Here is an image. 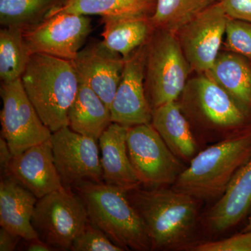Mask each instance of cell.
<instances>
[{
	"instance_id": "obj_19",
	"label": "cell",
	"mask_w": 251,
	"mask_h": 251,
	"mask_svg": "<svg viewBox=\"0 0 251 251\" xmlns=\"http://www.w3.org/2000/svg\"><path fill=\"white\" fill-rule=\"evenodd\" d=\"M151 125L172 152L188 164L201 150L187 117L178 101L153 109Z\"/></svg>"
},
{
	"instance_id": "obj_17",
	"label": "cell",
	"mask_w": 251,
	"mask_h": 251,
	"mask_svg": "<svg viewBox=\"0 0 251 251\" xmlns=\"http://www.w3.org/2000/svg\"><path fill=\"white\" fill-rule=\"evenodd\" d=\"M128 128L112 122L98 140L103 182L126 191L142 186L128 156Z\"/></svg>"
},
{
	"instance_id": "obj_30",
	"label": "cell",
	"mask_w": 251,
	"mask_h": 251,
	"mask_svg": "<svg viewBox=\"0 0 251 251\" xmlns=\"http://www.w3.org/2000/svg\"><path fill=\"white\" fill-rule=\"evenodd\" d=\"M229 18L251 23V0H221Z\"/></svg>"
},
{
	"instance_id": "obj_20",
	"label": "cell",
	"mask_w": 251,
	"mask_h": 251,
	"mask_svg": "<svg viewBox=\"0 0 251 251\" xmlns=\"http://www.w3.org/2000/svg\"><path fill=\"white\" fill-rule=\"evenodd\" d=\"M204 74L251 114L250 59L230 51L220 52L212 67Z\"/></svg>"
},
{
	"instance_id": "obj_25",
	"label": "cell",
	"mask_w": 251,
	"mask_h": 251,
	"mask_svg": "<svg viewBox=\"0 0 251 251\" xmlns=\"http://www.w3.org/2000/svg\"><path fill=\"white\" fill-rule=\"evenodd\" d=\"M221 0H158L151 17L156 29L176 34L186 23Z\"/></svg>"
},
{
	"instance_id": "obj_21",
	"label": "cell",
	"mask_w": 251,
	"mask_h": 251,
	"mask_svg": "<svg viewBox=\"0 0 251 251\" xmlns=\"http://www.w3.org/2000/svg\"><path fill=\"white\" fill-rule=\"evenodd\" d=\"M68 119L71 129L97 140L112 123L110 108L98 94L84 83H80Z\"/></svg>"
},
{
	"instance_id": "obj_1",
	"label": "cell",
	"mask_w": 251,
	"mask_h": 251,
	"mask_svg": "<svg viewBox=\"0 0 251 251\" xmlns=\"http://www.w3.org/2000/svg\"><path fill=\"white\" fill-rule=\"evenodd\" d=\"M148 234L151 251H189L200 242L202 201L171 187L127 191Z\"/></svg>"
},
{
	"instance_id": "obj_31",
	"label": "cell",
	"mask_w": 251,
	"mask_h": 251,
	"mask_svg": "<svg viewBox=\"0 0 251 251\" xmlns=\"http://www.w3.org/2000/svg\"><path fill=\"white\" fill-rule=\"evenodd\" d=\"M14 158V155L10 150L7 142L4 139V137L0 138V171H1V176L7 174L8 169L11 161Z\"/></svg>"
},
{
	"instance_id": "obj_15",
	"label": "cell",
	"mask_w": 251,
	"mask_h": 251,
	"mask_svg": "<svg viewBox=\"0 0 251 251\" xmlns=\"http://www.w3.org/2000/svg\"><path fill=\"white\" fill-rule=\"evenodd\" d=\"M251 209V156L238 171L215 204L201 215V230L209 235L224 233L242 222Z\"/></svg>"
},
{
	"instance_id": "obj_34",
	"label": "cell",
	"mask_w": 251,
	"mask_h": 251,
	"mask_svg": "<svg viewBox=\"0 0 251 251\" xmlns=\"http://www.w3.org/2000/svg\"><path fill=\"white\" fill-rule=\"evenodd\" d=\"M251 230V211H250V216L249 217V221L247 226H245L244 229H243V232H248V231Z\"/></svg>"
},
{
	"instance_id": "obj_14",
	"label": "cell",
	"mask_w": 251,
	"mask_h": 251,
	"mask_svg": "<svg viewBox=\"0 0 251 251\" xmlns=\"http://www.w3.org/2000/svg\"><path fill=\"white\" fill-rule=\"evenodd\" d=\"M80 83L92 88L110 108L121 81L125 59L103 41H94L81 49L72 61Z\"/></svg>"
},
{
	"instance_id": "obj_18",
	"label": "cell",
	"mask_w": 251,
	"mask_h": 251,
	"mask_svg": "<svg viewBox=\"0 0 251 251\" xmlns=\"http://www.w3.org/2000/svg\"><path fill=\"white\" fill-rule=\"evenodd\" d=\"M38 198L9 176L0 182V226L25 241L39 238L31 224Z\"/></svg>"
},
{
	"instance_id": "obj_16",
	"label": "cell",
	"mask_w": 251,
	"mask_h": 251,
	"mask_svg": "<svg viewBox=\"0 0 251 251\" xmlns=\"http://www.w3.org/2000/svg\"><path fill=\"white\" fill-rule=\"evenodd\" d=\"M5 176L16 180L38 199L65 188L54 163L50 139L14 156Z\"/></svg>"
},
{
	"instance_id": "obj_27",
	"label": "cell",
	"mask_w": 251,
	"mask_h": 251,
	"mask_svg": "<svg viewBox=\"0 0 251 251\" xmlns=\"http://www.w3.org/2000/svg\"><path fill=\"white\" fill-rule=\"evenodd\" d=\"M226 49L251 60V23L229 18L226 30Z\"/></svg>"
},
{
	"instance_id": "obj_2",
	"label": "cell",
	"mask_w": 251,
	"mask_h": 251,
	"mask_svg": "<svg viewBox=\"0 0 251 251\" xmlns=\"http://www.w3.org/2000/svg\"><path fill=\"white\" fill-rule=\"evenodd\" d=\"M251 156V126L201 150L172 188L200 201H217Z\"/></svg>"
},
{
	"instance_id": "obj_5",
	"label": "cell",
	"mask_w": 251,
	"mask_h": 251,
	"mask_svg": "<svg viewBox=\"0 0 251 251\" xmlns=\"http://www.w3.org/2000/svg\"><path fill=\"white\" fill-rule=\"evenodd\" d=\"M85 202L91 224L124 251H151V244L127 191L117 186L83 181L74 186Z\"/></svg>"
},
{
	"instance_id": "obj_29",
	"label": "cell",
	"mask_w": 251,
	"mask_h": 251,
	"mask_svg": "<svg viewBox=\"0 0 251 251\" xmlns=\"http://www.w3.org/2000/svg\"><path fill=\"white\" fill-rule=\"evenodd\" d=\"M191 251H251V230L215 241H200Z\"/></svg>"
},
{
	"instance_id": "obj_12",
	"label": "cell",
	"mask_w": 251,
	"mask_h": 251,
	"mask_svg": "<svg viewBox=\"0 0 251 251\" xmlns=\"http://www.w3.org/2000/svg\"><path fill=\"white\" fill-rule=\"evenodd\" d=\"M229 17L220 2L209 6L176 32L191 71L206 74L220 53Z\"/></svg>"
},
{
	"instance_id": "obj_11",
	"label": "cell",
	"mask_w": 251,
	"mask_h": 251,
	"mask_svg": "<svg viewBox=\"0 0 251 251\" xmlns=\"http://www.w3.org/2000/svg\"><path fill=\"white\" fill-rule=\"evenodd\" d=\"M50 141L54 163L64 187L83 181H103L98 140L67 126L52 133Z\"/></svg>"
},
{
	"instance_id": "obj_7",
	"label": "cell",
	"mask_w": 251,
	"mask_h": 251,
	"mask_svg": "<svg viewBox=\"0 0 251 251\" xmlns=\"http://www.w3.org/2000/svg\"><path fill=\"white\" fill-rule=\"evenodd\" d=\"M89 223L85 202L69 188L38 199L31 219L39 238L55 251H71Z\"/></svg>"
},
{
	"instance_id": "obj_23",
	"label": "cell",
	"mask_w": 251,
	"mask_h": 251,
	"mask_svg": "<svg viewBox=\"0 0 251 251\" xmlns=\"http://www.w3.org/2000/svg\"><path fill=\"white\" fill-rule=\"evenodd\" d=\"M158 0H65L46 18L61 13H73L101 18H151Z\"/></svg>"
},
{
	"instance_id": "obj_26",
	"label": "cell",
	"mask_w": 251,
	"mask_h": 251,
	"mask_svg": "<svg viewBox=\"0 0 251 251\" xmlns=\"http://www.w3.org/2000/svg\"><path fill=\"white\" fill-rule=\"evenodd\" d=\"M65 0H0V24L23 29L34 27Z\"/></svg>"
},
{
	"instance_id": "obj_8",
	"label": "cell",
	"mask_w": 251,
	"mask_h": 251,
	"mask_svg": "<svg viewBox=\"0 0 251 251\" xmlns=\"http://www.w3.org/2000/svg\"><path fill=\"white\" fill-rule=\"evenodd\" d=\"M126 143L130 163L144 188L172 186L187 166L151 123L128 127Z\"/></svg>"
},
{
	"instance_id": "obj_10",
	"label": "cell",
	"mask_w": 251,
	"mask_h": 251,
	"mask_svg": "<svg viewBox=\"0 0 251 251\" xmlns=\"http://www.w3.org/2000/svg\"><path fill=\"white\" fill-rule=\"evenodd\" d=\"M92 30L85 15L61 13L46 18L37 25L23 29L31 54L39 53L72 61Z\"/></svg>"
},
{
	"instance_id": "obj_22",
	"label": "cell",
	"mask_w": 251,
	"mask_h": 251,
	"mask_svg": "<svg viewBox=\"0 0 251 251\" xmlns=\"http://www.w3.org/2000/svg\"><path fill=\"white\" fill-rule=\"evenodd\" d=\"M103 43L126 59L145 45L156 30L151 18H101Z\"/></svg>"
},
{
	"instance_id": "obj_6",
	"label": "cell",
	"mask_w": 251,
	"mask_h": 251,
	"mask_svg": "<svg viewBox=\"0 0 251 251\" xmlns=\"http://www.w3.org/2000/svg\"><path fill=\"white\" fill-rule=\"evenodd\" d=\"M191 67L176 34L156 29L145 44V87L151 108L177 101Z\"/></svg>"
},
{
	"instance_id": "obj_32",
	"label": "cell",
	"mask_w": 251,
	"mask_h": 251,
	"mask_svg": "<svg viewBox=\"0 0 251 251\" xmlns=\"http://www.w3.org/2000/svg\"><path fill=\"white\" fill-rule=\"evenodd\" d=\"M21 239L22 238L19 236L11 233L9 231L1 227V229H0V251H14Z\"/></svg>"
},
{
	"instance_id": "obj_33",
	"label": "cell",
	"mask_w": 251,
	"mask_h": 251,
	"mask_svg": "<svg viewBox=\"0 0 251 251\" xmlns=\"http://www.w3.org/2000/svg\"><path fill=\"white\" fill-rule=\"evenodd\" d=\"M27 244L25 247V250L29 251H55L49 246V244L43 242L40 238L32 239V240L26 241Z\"/></svg>"
},
{
	"instance_id": "obj_28",
	"label": "cell",
	"mask_w": 251,
	"mask_h": 251,
	"mask_svg": "<svg viewBox=\"0 0 251 251\" xmlns=\"http://www.w3.org/2000/svg\"><path fill=\"white\" fill-rule=\"evenodd\" d=\"M73 251H123L101 229L89 223L73 243Z\"/></svg>"
},
{
	"instance_id": "obj_3",
	"label": "cell",
	"mask_w": 251,
	"mask_h": 251,
	"mask_svg": "<svg viewBox=\"0 0 251 251\" xmlns=\"http://www.w3.org/2000/svg\"><path fill=\"white\" fill-rule=\"evenodd\" d=\"M180 97L178 103L191 128L194 126L200 145L215 143L251 126V114L205 74L188 81Z\"/></svg>"
},
{
	"instance_id": "obj_13",
	"label": "cell",
	"mask_w": 251,
	"mask_h": 251,
	"mask_svg": "<svg viewBox=\"0 0 251 251\" xmlns=\"http://www.w3.org/2000/svg\"><path fill=\"white\" fill-rule=\"evenodd\" d=\"M145 44L125 59L120 85L110 106L112 122L126 127L151 123L152 108L145 87Z\"/></svg>"
},
{
	"instance_id": "obj_9",
	"label": "cell",
	"mask_w": 251,
	"mask_h": 251,
	"mask_svg": "<svg viewBox=\"0 0 251 251\" xmlns=\"http://www.w3.org/2000/svg\"><path fill=\"white\" fill-rule=\"evenodd\" d=\"M0 96L3 103L0 112L1 136L14 156L50 139L52 131L38 115L21 78L1 82Z\"/></svg>"
},
{
	"instance_id": "obj_24",
	"label": "cell",
	"mask_w": 251,
	"mask_h": 251,
	"mask_svg": "<svg viewBox=\"0 0 251 251\" xmlns=\"http://www.w3.org/2000/svg\"><path fill=\"white\" fill-rule=\"evenodd\" d=\"M31 54L18 27H4L0 30V78L11 82L21 78Z\"/></svg>"
},
{
	"instance_id": "obj_4",
	"label": "cell",
	"mask_w": 251,
	"mask_h": 251,
	"mask_svg": "<svg viewBox=\"0 0 251 251\" xmlns=\"http://www.w3.org/2000/svg\"><path fill=\"white\" fill-rule=\"evenodd\" d=\"M21 78L38 115L52 133L69 126L68 114L80 86L72 61L31 54Z\"/></svg>"
}]
</instances>
